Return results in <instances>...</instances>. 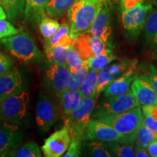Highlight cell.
<instances>
[{
  "label": "cell",
  "mask_w": 157,
  "mask_h": 157,
  "mask_svg": "<svg viewBox=\"0 0 157 157\" xmlns=\"http://www.w3.org/2000/svg\"><path fill=\"white\" fill-rule=\"evenodd\" d=\"M88 154L93 157H111L112 156L110 151L107 142L100 140H88L86 146Z\"/></svg>",
  "instance_id": "cell-31"
},
{
  "label": "cell",
  "mask_w": 157,
  "mask_h": 157,
  "mask_svg": "<svg viewBox=\"0 0 157 157\" xmlns=\"http://www.w3.org/2000/svg\"><path fill=\"white\" fill-rule=\"evenodd\" d=\"M58 109L56 104L46 96H41L36 109L37 126L43 132H48L58 120Z\"/></svg>",
  "instance_id": "cell-12"
},
{
  "label": "cell",
  "mask_w": 157,
  "mask_h": 157,
  "mask_svg": "<svg viewBox=\"0 0 157 157\" xmlns=\"http://www.w3.org/2000/svg\"><path fill=\"white\" fill-rule=\"evenodd\" d=\"M23 82L19 70L14 66L9 72L0 76V102L23 90Z\"/></svg>",
  "instance_id": "cell-17"
},
{
  "label": "cell",
  "mask_w": 157,
  "mask_h": 157,
  "mask_svg": "<svg viewBox=\"0 0 157 157\" xmlns=\"http://www.w3.org/2000/svg\"><path fill=\"white\" fill-rule=\"evenodd\" d=\"M137 63L136 60L124 58L119 60V62L108 65L103 69L99 71L95 98H97L101 95V93H103L105 87L111 82L122 75L124 73H125L130 68L135 67Z\"/></svg>",
  "instance_id": "cell-8"
},
{
  "label": "cell",
  "mask_w": 157,
  "mask_h": 157,
  "mask_svg": "<svg viewBox=\"0 0 157 157\" xmlns=\"http://www.w3.org/2000/svg\"><path fill=\"white\" fill-rule=\"evenodd\" d=\"M137 66L133 67L110 83L103 90L105 98L113 97L128 93L134 80L138 76Z\"/></svg>",
  "instance_id": "cell-16"
},
{
  "label": "cell",
  "mask_w": 157,
  "mask_h": 157,
  "mask_svg": "<svg viewBox=\"0 0 157 157\" xmlns=\"http://www.w3.org/2000/svg\"><path fill=\"white\" fill-rule=\"evenodd\" d=\"M143 121L147 127L153 129L155 132H157V121L155 120L154 118L149 115L143 114Z\"/></svg>",
  "instance_id": "cell-40"
},
{
  "label": "cell",
  "mask_w": 157,
  "mask_h": 157,
  "mask_svg": "<svg viewBox=\"0 0 157 157\" xmlns=\"http://www.w3.org/2000/svg\"><path fill=\"white\" fill-rule=\"evenodd\" d=\"M89 71L87 60L77 69L71 71L70 81L68 84V90H79L82 82L87 72Z\"/></svg>",
  "instance_id": "cell-33"
},
{
  "label": "cell",
  "mask_w": 157,
  "mask_h": 157,
  "mask_svg": "<svg viewBox=\"0 0 157 157\" xmlns=\"http://www.w3.org/2000/svg\"><path fill=\"white\" fill-rule=\"evenodd\" d=\"M141 2H143V0H121V10L130 9Z\"/></svg>",
  "instance_id": "cell-41"
},
{
  "label": "cell",
  "mask_w": 157,
  "mask_h": 157,
  "mask_svg": "<svg viewBox=\"0 0 157 157\" xmlns=\"http://www.w3.org/2000/svg\"><path fill=\"white\" fill-rule=\"evenodd\" d=\"M143 114H147L157 121V105H142Z\"/></svg>",
  "instance_id": "cell-39"
},
{
  "label": "cell",
  "mask_w": 157,
  "mask_h": 157,
  "mask_svg": "<svg viewBox=\"0 0 157 157\" xmlns=\"http://www.w3.org/2000/svg\"><path fill=\"white\" fill-rule=\"evenodd\" d=\"M95 119L113 127L124 137L122 143L135 145L137 132L143 122V114L139 105L121 113L104 116Z\"/></svg>",
  "instance_id": "cell-2"
},
{
  "label": "cell",
  "mask_w": 157,
  "mask_h": 157,
  "mask_svg": "<svg viewBox=\"0 0 157 157\" xmlns=\"http://www.w3.org/2000/svg\"><path fill=\"white\" fill-rule=\"evenodd\" d=\"M70 75L71 71L67 64H51L47 70V82L58 98L68 90Z\"/></svg>",
  "instance_id": "cell-13"
},
{
  "label": "cell",
  "mask_w": 157,
  "mask_h": 157,
  "mask_svg": "<svg viewBox=\"0 0 157 157\" xmlns=\"http://www.w3.org/2000/svg\"><path fill=\"white\" fill-rule=\"evenodd\" d=\"M130 90L140 105H157L156 91L143 75L133 81Z\"/></svg>",
  "instance_id": "cell-18"
},
{
  "label": "cell",
  "mask_w": 157,
  "mask_h": 157,
  "mask_svg": "<svg viewBox=\"0 0 157 157\" xmlns=\"http://www.w3.org/2000/svg\"><path fill=\"white\" fill-rule=\"evenodd\" d=\"M112 156L133 157L135 156L134 145L127 144L121 141L107 142Z\"/></svg>",
  "instance_id": "cell-30"
},
{
  "label": "cell",
  "mask_w": 157,
  "mask_h": 157,
  "mask_svg": "<svg viewBox=\"0 0 157 157\" xmlns=\"http://www.w3.org/2000/svg\"><path fill=\"white\" fill-rule=\"evenodd\" d=\"M26 0H0V5L5 10L7 17L10 21L21 18L24 15Z\"/></svg>",
  "instance_id": "cell-25"
},
{
  "label": "cell",
  "mask_w": 157,
  "mask_h": 157,
  "mask_svg": "<svg viewBox=\"0 0 157 157\" xmlns=\"http://www.w3.org/2000/svg\"><path fill=\"white\" fill-rule=\"evenodd\" d=\"M146 150L150 156L157 157V139L149 143L148 146H147Z\"/></svg>",
  "instance_id": "cell-42"
},
{
  "label": "cell",
  "mask_w": 157,
  "mask_h": 157,
  "mask_svg": "<svg viewBox=\"0 0 157 157\" xmlns=\"http://www.w3.org/2000/svg\"><path fill=\"white\" fill-rule=\"evenodd\" d=\"M87 60H84L79 52L71 45L67 56V66L70 71L77 69L83 65Z\"/></svg>",
  "instance_id": "cell-34"
},
{
  "label": "cell",
  "mask_w": 157,
  "mask_h": 157,
  "mask_svg": "<svg viewBox=\"0 0 157 157\" xmlns=\"http://www.w3.org/2000/svg\"><path fill=\"white\" fill-rule=\"evenodd\" d=\"M98 72L99 71L93 69H89L87 72L79 89L83 96L95 98Z\"/></svg>",
  "instance_id": "cell-27"
},
{
  "label": "cell",
  "mask_w": 157,
  "mask_h": 157,
  "mask_svg": "<svg viewBox=\"0 0 157 157\" xmlns=\"http://www.w3.org/2000/svg\"><path fill=\"white\" fill-rule=\"evenodd\" d=\"M71 46L53 45L45 47V54L51 64H67V56Z\"/></svg>",
  "instance_id": "cell-23"
},
{
  "label": "cell",
  "mask_w": 157,
  "mask_h": 157,
  "mask_svg": "<svg viewBox=\"0 0 157 157\" xmlns=\"http://www.w3.org/2000/svg\"><path fill=\"white\" fill-rule=\"evenodd\" d=\"M42 152L37 143L34 140H31L23 146L13 151L9 156L14 157H41Z\"/></svg>",
  "instance_id": "cell-29"
},
{
  "label": "cell",
  "mask_w": 157,
  "mask_h": 157,
  "mask_svg": "<svg viewBox=\"0 0 157 157\" xmlns=\"http://www.w3.org/2000/svg\"><path fill=\"white\" fill-rule=\"evenodd\" d=\"M13 67V60L7 55L0 52V76L9 72Z\"/></svg>",
  "instance_id": "cell-38"
},
{
  "label": "cell",
  "mask_w": 157,
  "mask_h": 157,
  "mask_svg": "<svg viewBox=\"0 0 157 157\" xmlns=\"http://www.w3.org/2000/svg\"><path fill=\"white\" fill-rule=\"evenodd\" d=\"M71 46L79 52L84 60H87L103 52L107 45L99 37L84 32L73 39Z\"/></svg>",
  "instance_id": "cell-11"
},
{
  "label": "cell",
  "mask_w": 157,
  "mask_h": 157,
  "mask_svg": "<svg viewBox=\"0 0 157 157\" xmlns=\"http://www.w3.org/2000/svg\"><path fill=\"white\" fill-rule=\"evenodd\" d=\"M117 59V57L113 54L111 49L105 48L101 53L88 59L87 65L89 69L99 71Z\"/></svg>",
  "instance_id": "cell-22"
},
{
  "label": "cell",
  "mask_w": 157,
  "mask_h": 157,
  "mask_svg": "<svg viewBox=\"0 0 157 157\" xmlns=\"http://www.w3.org/2000/svg\"><path fill=\"white\" fill-rule=\"evenodd\" d=\"M73 39L70 36V24L64 23L60 25L58 31L50 38L45 39V47L53 45L71 46Z\"/></svg>",
  "instance_id": "cell-21"
},
{
  "label": "cell",
  "mask_w": 157,
  "mask_h": 157,
  "mask_svg": "<svg viewBox=\"0 0 157 157\" xmlns=\"http://www.w3.org/2000/svg\"><path fill=\"white\" fill-rule=\"evenodd\" d=\"M151 8V4L141 2L132 8L121 10V23L127 39L133 41L138 37Z\"/></svg>",
  "instance_id": "cell-5"
},
{
  "label": "cell",
  "mask_w": 157,
  "mask_h": 157,
  "mask_svg": "<svg viewBox=\"0 0 157 157\" xmlns=\"http://www.w3.org/2000/svg\"><path fill=\"white\" fill-rule=\"evenodd\" d=\"M87 32L101 38L107 47H111L112 27L111 23V7L108 2H104L103 8L94 20Z\"/></svg>",
  "instance_id": "cell-15"
},
{
  "label": "cell",
  "mask_w": 157,
  "mask_h": 157,
  "mask_svg": "<svg viewBox=\"0 0 157 157\" xmlns=\"http://www.w3.org/2000/svg\"><path fill=\"white\" fill-rule=\"evenodd\" d=\"M146 40L151 48L157 47V10H155L146 17L144 27Z\"/></svg>",
  "instance_id": "cell-24"
},
{
  "label": "cell",
  "mask_w": 157,
  "mask_h": 157,
  "mask_svg": "<svg viewBox=\"0 0 157 157\" xmlns=\"http://www.w3.org/2000/svg\"><path fill=\"white\" fill-rule=\"evenodd\" d=\"M19 31L10 22L0 20V39L17 34Z\"/></svg>",
  "instance_id": "cell-36"
},
{
  "label": "cell",
  "mask_w": 157,
  "mask_h": 157,
  "mask_svg": "<svg viewBox=\"0 0 157 157\" xmlns=\"http://www.w3.org/2000/svg\"><path fill=\"white\" fill-rule=\"evenodd\" d=\"M59 98L60 99V104L66 119L81 103L83 95L79 90H67Z\"/></svg>",
  "instance_id": "cell-20"
},
{
  "label": "cell",
  "mask_w": 157,
  "mask_h": 157,
  "mask_svg": "<svg viewBox=\"0 0 157 157\" xmlns=\"http://www.w3.org/2000/svg\"><path fill=\"white\" fill-rule=\"evenodd\" d=\"M95 97L83 96L79 105L65 119V124L70 127L71 136L76 137L83 141L88 124L91 120L92 113L95 109Z\"/></svg>",
  "instance_id": "cell-4"
},
{
  "label": "cell",
  "mask_w": 157,
  "mask_h": 157,
  "mask_svg": "<svg viewBox=\"0 0 157 157\" xmlns=\"http://www.w3.org/2000/svg\"><path fill=\"white\" fill-rule=\"evenodd\" d=\"M50 0H26L25 2L24 19L26 22L39 23L46 15L45 8Z\"/></svg>",
  "instance_id": "cell-19"
},
{
  "label": "cell",
  "mask_w": 157,
  "mask_h": 157,
  "mask_svg": "<svg viewBox=\"0 0 157 157\" xmlns=\"http://www.w3.org/2000/svg\"><path fill=\"white\" fill-rule=\"evenodd\" d=\"M22 142V134L17 124L0 120V157L9 156Z\"/></svg>",
  "instance_id": "cell-10"
},
{
  "label": "cell",
  "mask_w": 157,
  "mask_h": 157,
  "mask_svg": "<svg viewBox=\"0 0 157 157\" xmlns=\"http://www.w3.org/2000/svg\"><path fill=\"white\" fill-rule=\"evenodd\" d=\"M71 138L70 127L65 124L62 129L56 131L44 140L42 146L43 154L46 157L62 156L69 146Z\"/></svg>",
  "instance_id": "cell-9"
},
{
  "label": "cell",
  "mask_w": 157,
  "mask_h": 157,
  "mask_svg": "<svg viewBox=\"0 0 157 157\" xmlns=\"http://www.w3.org/2000/svg\"><path fill=\"white\" fill-rule=\"evenodd\" d=\"M135 156L136 157H149L148 153L147 151L146 148H135Z\"/></svg>",
  "instance_id": "cell-43"
},
{
  "label": "cell",
  "mask_w": 157,
  "mask_h": 157,
  "mask_svg": "<svg viewBox=\"0 0 157 157\" xmlns=\"http://www.w3.org/2000/svg\"><path fill=\"white\" fill-rule=\"evenodd\" d=\"M139 105L140 103L130 90L124 95L105 98L95 111L94 117L97 119L104 116L117 114Z\"/></svg>",
  "instance_id": "cell-7"
},
{
  "label": "cell",
  "mask_w": 157,
  "mask_h": 157,
  "mask_svg": "<svg viewBox=\"0 0 157 157\" xmlns=\"http://www.w3.org/2000/svg\"><path fill=\"white\" fill-rule=\"evenodd\" d=\"M157 93V68L152 63L148 64L146 74L143 75Z\"/></svg>",
  "instance_id": "cell-37"
},
{
  "label": "cell",
  "mask_w": 157,
  "mask_h": 157,
  "mask_svg": "<svg viewBox=\"0 0 157 157\" xmlns=\"http://www.w3.org/2000/svg\"><path fill=\"white\" fill-rule=\"evenodd\" d=\"M104 2V0H76L68 11L72 39L89 30Z\"/></svg>",
  "instance_id": "cell-1"
},
{
  "label": "cell",
  "mask_w": 157,
  "mask_h": 157,
  "mask_svg": "<svg viewBox=\"0 0 157 157\" xmlns=\"http://www.w3.org/2000/svg\"><path fill=\"white\" fill-rule=\"evenodd\" d=\"M0 44L15 58L23 62H30L42 58V53L29 33L20 31L13 36L0 39Z\"/></svg>",
  "instance_id": "cell-3"
},
{
  "label": "cell",
  "mask_w": 157,
  "mask_h": 157,
  "mask_svg": "<svg viewBox=\"0 0 157 157\" xmlns=\"http://www.w3.org/2000/svg\"><path fill=\"white\" fill-rule=\"evenodd\" d=\"M7 17V15L6 14L5 10L2 7V6L0 5V20H5Z\"/></svg>",
  "instance_id": "cell-44"
},
{
  "label": "cell",
  "mask_w": 157,
  "mask_h": 157,
  "mask_svg": "<svg viewBox=\"0 0 157 157\" xmlns=\"http://www.w3.org/2000/svg\"><path fill=\"white\" fill-rule=\"evenodd\" d=\"M29 94L26 91H21L10 96L0 102V120L20 124L26 115Z\"/></svg>",
  "instance_id": "cell-6"
},
{
  "label": "cell",
  "mask_w": 157,
  "mask_h": 157,
  "mask_svg": "<svg viewBox=\"0 0 157 157\" xmlns=\"http://www.w3.org/2000/svg\"><path fill=\"white\" fill-rule=\"evenodd\" d=\"M154 57L156 58H157V47H156V50L154 51Z\"/></svg>",
  "instance_id": "cell-45"
},
{
  "label": "cell",
  "mask_w": 157,
  "mask_h": 157,
  "mask_svg": "<svg viewBox=\"0 0 157 157\" xmlns=\"http://www.w3.org/2000/svg\"><path fill=\"white\" fill-rule=\"evenodd\" d=\"M156 139H157V132H155L153 129L147 127L143 121L137 132L134 147L146 148L149 143Z\"/></svg>",
  "instance_id": "cell-28"
},
{
  "label": "cell",
  "mask_w": 157,
  "mask_h": 157,
  "mask_svg": "<svg viewBox=\"0 0 157 157\" xmlns=\"http://www.w3.org/2000/svg\"><path fill=\"white\" fill-rule=\"evenodd\" d=\"M84 140H100L103 142L121 141L124 137L110 125L98 119H91L84 135Z\"/></svg>",
  "instance_id": "cell-14"
},
{
  "label": "cell",
  "mask_w": 157,
  "mask_h": 157,
  "mask_svg": "<svg viewBox=\"0 0 157 157\" xmlns=\"http://www.w3.org/2000/svg\"><path fill=\"white\" fill-rule=\"evenodd\" d=\"M76 0H50L45 8L49 17H58L68 11Z\"/></svg>",
  "instance_id": "cell-26"
},
{
  "label": "cell",
  "mask_w": 157,
  "mask_h": 157,
  "mask_svg": "<svg viewBox=\"0 0 157 157\" xmlns=\"http://www.w3.org/2000/svg\"><path fill=\"white\" fill-rule=\"evenodd\" d=\"M82 140L71 136L69 146L63 157H78L81 154Z\"/></svg>",
  "instance_id": "cell-35"
},
{
  "label": "cell",
  "mask_w": 157,
  "mask_h": 157,
  "mask_svg": "<svg viewBox=\"0 0 157 157\" xmlns=\"http://www.w3.org/2000/svg\"><path fill=\"white\" fill-rule=\"evenodd\" d=\"M60 25L56 20L52 19V17L47 15L42 17L39 23V30L45 39L50 38L58 31Z\"/></svg>",
  "instance_id": "cell-32"
}]
</instances>
